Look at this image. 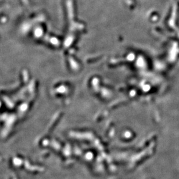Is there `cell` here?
Here are the masks:
<instances>
[]
</instances>
